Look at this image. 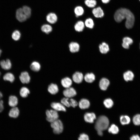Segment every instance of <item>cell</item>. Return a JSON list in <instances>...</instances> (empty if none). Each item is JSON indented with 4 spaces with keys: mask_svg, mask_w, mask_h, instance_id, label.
<instances>
[{
    "mask_svg": "<svg viewBox=\"0 0 140 140\" xmlns=\"http://www.w3.org/2000/svg\"><path fill=\"white\" fill-rule=\"evenodd\" d=\"M3 97L2 93L0 91V113L3 111L4 108V101L2 99Z\"/></svg>",
    "mask_w": 140,
    "mask_h": 140,
    "instance_id": "obj_40",
    "label": "cell"
},
{
    "mask_svg": "<svg viewBox=\"0 0 140 140\" xmlns=\"http://www.w3.org/2000/svg\"><path fill=\"white\" fill-rule=\"evenodd\" d=\"M19 109L17 107H16L11 108L9 111L8 115L10 117L16 118L19 116Z\"/></svg>",
    "mask_w": 140,
    "mask_h": 140,
    "instance_id": "obj_10",
    "label": "cell"
},
{
    "mask_svg": "<svg viewBox=\"0 0 140 140\" xmlns=\"http://www.w3.org/2000/svg\"><path fill=\"white\" fill-rule=\"evenodd\" d=\"M61 83L62 86L66 88L71 87L72 84V81L69 77H66L61 80Z\"/></svg>",
    "mask_w": 140,
    "mask_h": 140,
    "instance_id": "obj_20",
    "label": "cell"
},
{
    "mask_svg": "<svg viewBox=\"0 0 140 140\" xmlns=\"http://www.w3.org/2000/svg\"><path fill=\"white\" fill-rule=\"evenodd\" d=\"M61 103L64 106L67 107H69L70 106L69 103V99L65 97L62 98L61 101Z\"/></svg>",
    "mask_w": 140,
    "mask_h": 140,
    "instance_id": "obj_39",
    "label": "cell"
},
{
    "mask_svg": "<svg viewBox=\"0 0 140 140\" xmlns=\"http://www.w3.org/2000/svg\"><path fill=\"white\" fill-rule=\"evenodd\" d=\"M18 103V99L15 95H11L8 98V104L11 108L17 107Z\"/></svg>",
    "mask_w": 140,
    "mask_h": 140,
    "instance_id": "obj_7",
    "label": "cell"
},
{
    "mask_svg": "<svg viewBox=\"0 0 140 140\" xmlns=\"http://www.w3.org/2000/svg\"><path fill=\"white\" fill-rule=\"evenodd\" d=\"M109 124V120L106 116L102 115L99 117L96 122L95 126L98 135L102 136L103 135V131L108 128Z\"/></svg>",
    "mask_w": 140,
    "mask_h": 140,
    "instance_id": "obj_2",
    "label": "cell"
},
{
    "mask_svg": "<svg viewBox=\"0 0 140 140\" xmlns=\"http://www.w3.org/2000/svg\"><path fill=\"white\" fill-rule=\"evenodd\" d=\"M84 79L87 82L91 83L95 80V76L94 74L92 73H88L85 75Z\"/></svg>",
    "mask_w": 140,
    "mask_h": 140,
    "instance_id": "obj_26",
    "label": "cell"
},
{
    "mask_svg": "<svg viewBox=\"0 0 140 140\" xmlns=\"http://www.w3.org/2000/svg\"><path fill=\"white\" fill-rule=\"evenodd\" d=\"M16 17L17 20L20 22L25 21L27 19L24 14L22 8H19L16 11Z\"/></svg>",
    "mask_w": 140,
    "mask_h": 140,
    "instance_id": "obj_8",
    "label": "cell"
},
{
    "mask_svg": "<svg viewBox=\"0 0 140 140\" xmlns=\"http://www.w3.org/2000/svg\"><path fill=\"white\" fill-rule=\"evenodd\" d=\"M21 37V33L18 30H15L13 31L11 34V37L12 39L16 41L19 40Z\"/></svg>",
    "mask_w": 140,
    "mask_h": 140,
    "instance_id": "obj_34",
    "label": "cell"
},
{
    "mask_svg": "<svg viewBox=\"0 0 140 140\" xmlns=\"http://www.w3.org/2000/svg\"><path fill=\"white\" fill-rule=\"evenodd\" d=\"M22 8L27 18H29L31 16V10L30 8L27 6H24Z\"/></svg>",
    "mask_w": 140,
    "mask_h": 140,
    "instance_id": "obj_33",
    "label": "cell"
},
{
    "mask_svg": "<svg viewBox=\"0 0 140 140\" xmlns=\"http://www.w3.org/2000/svg\"><path fill=\"white\" fill-rule=\"evenodd\" d=\"M92 12L94 16L96 18H101L104 15L103 10L100 7L94 9Z\"/></svg>",
    "mask_w": 140,
    "mask_h": 140,
    "instance_id": "obj_17",
    "label": "cell"
},
{
    "mask_svg": "<svg viewBox=\"0 0 140 140\" xmlns=\"http://www.w3.org/2000/svg\"><path fill=\"white\" fill-rule=\"evenodd\" d=\"M84 118L85 121L88 123H93L96 118L95 114L93 113H86L84 115Z\"/></svg>",
    "mask_w": 140,
    "mask_h": 140,
    "instance_id": "obj_11",
    "label": "cell"
},
{
    "mask_svg": "<svg viewBox=\"0 0 140 140\" xmlns=\"http://www.w3.org/2000/svg\"><path fill=\"white\" fill-rule=\"evenodd\" d=\"M41 66L40 64L38 62L34 61L32 62L30 66L31 69L34 72H38L40 69Z\"/></svg>",
    "mask_w": 140,
    "mask_h": 140,
    "instance_id": "obj_29",
    "label": "cell"
},
{
    "mask_svg": "<svg viewBox=\"0 0 140 140\" xmlns=\"http://www.w3.org/2000/svg\"><path fill=\"white\" fill-rule=\"evenodd\" d=\"M69 50L72 53H75L79 51V45L78 43L75 42H72L69 44Z\"/></svg>",
    "mask_w": 140,
    "mask_h": 140,
    "instance_id": "obj_21",
    "label": "cell"
},
{
    "mask_svg": "<svg viewBox=\"0 0 140 140\" xmlns=\"http://www.w3.org/2000/svg\"><path fill=\"white\" fill-rule=\"evenodd\" d=\"M84 10L83 8L80 6L76 7L74 9V12L77 17L82 15L84 13Z\"/></svg>",
    "mask_w": 140,
    "mask_h": 140,
    "instance_id": "obj_32",
    "label": "cell"
},
{
    "mask_svg": "<svg viewBox=\"0 0 140 140\" xmlns=\"http://www.w3.org/2000/svg\"><path fill=\"white\" fill-rule=\"evenodd\" d=\"M2 52V50H1V49H0V56H1V54Z\"/></svg>",
    "mask_w": 140,
    "mask_h": 140,
    "instance_id": "obj_45",
    "label": "cell"
},
{
    "mask_svg": "<svg viewBox=\"0 0 140 140\" xmlns=\"http://www.w3.org/2000/svg\"><path fill=\"white\" fill-rule=\"evenodd\" d=\"M85 3L87 6L90 8L95 7L97 3L95 0H85Z\"/></svg>",
    "mask_w": 140,
    "mask_h": 140,
    "instance_id": "obj_36",
    "label": "cell"
},
{
    "mask_svg": "<svg viewBox=\"0 0 140 140\" xmlns=\"http://www.w3.org/2000/svg\"><path fill=\"white\" fill-rule=\"evenodd\" d=\"M0 65L3 69L6 71L10 70L12 67L11 62L9 59L1 60L0 62Z\"/></svg>",
    "mask_w": 140,
    "mask_h": 140,
    "instance_id": "obj_9",
    "label": "cell"
},
{
    "mask_svg": "<svg viewBox=\"0 0 140 140\" xmlns=\"http://www.w3.org/2000/svg\"><path fill=\"white\" fill-rule=\"evenodd\" d=\"M46 19L48 22L51 24H54L57 22L58 17L55 13L51 12L47 15L46 16Z\"/></svg>",
    "mask_w": 140,
    "mask_h": 140,
    "instance_id": "obj_16",
    "label": "cell"
},
{
    "mask_svg": "<svg viewBox=\"0 0 140 140\" xmlns=\"http://www.w3.org/2000/svg\"><path fill=\"white\" fill-rule=\"evenodd\" d=\"M1 75H2V74H1V72L0 71V78H1Z\"/></svg>",
    "mask_w": 140,
    "mask_h": 140,
    "instance_id": "obj_46",
    "label": "cell"
},
{
    "mask_svg": "<svg viewBox=\"0 0 140 140\" xmlns=\"http://www.w3.org/2000/svg\"><path fill=\"white\" fill-rule=\"evenodd\" d=\"M46 120L51 123L58 119L59 115L57 111L54 110H47L46 112Z\"/></svg>",
    "mask_w": 140,
    "mask_h": 140,
    "instance_id": "obj_4",
    "label": "cell"
},
{
    "mask_svg": "<svg viewBox=\"0 0 140 140\" xmlns=\"http://www.w3.org/2000/svg\"><path fill=\"white\" fill-rule=\"evenodd\" d=\"M78 140H89L88 136L85 133L80 134L78 138Z\"/></svg>",
    "mask_w": 140,
    "mask_h": 140,
    "instance_id": "obj_41",
    "label": "cell"
},
{
    "mask_svg": "<svg viewBox=\"0 0 140 140\" xmlns=\"http://www.w3.org/2000/svg\"><path fill=\"white\" fill-rule=\"evenodd\" d=\"M83 78L82 74L78 72L75 73L72 76V79L73 81L77 83H81L82 81Z\"/></svg>",
    "mask_w": 140,
    "mask_h": 140,
    "instance_id": "obj_15",
    "label": "cell"
},
{
    "mask_svg": "<svg viewBox=\"0 0 140 140\" xmlns=\"http://www.w3.org/2000/svg\"><path fill=\"white\" fill-rule=\"evenodd\" d=\"M19 78L21 83L23 84H28L30 81V76L26 71L22 72L19 76Z\"/></svg>",
    "mask_w": 140,
    "mask_h": 140,
    "instance_id": "obj_5",
    "label": "cell"
},
{
    "mask_svg": "<svg viewBox=\"0 0 140 140\" xmlns=\"http://www.w3.org/2000/svg\"><path fill=\"white\" fill-rule=\"evenodd\" d=\"M51 107L56 111H66V109L65 106L61 103L53 102L51 104Z\"/></svg>",
    "mask_w": 140,
    "mask_h": 140,
    "instance_id": "obj_12",
    "label": "cell"
},
{
    "mask_svg": "<svg viewBox=\"0 0 140 140\" xmlns=\"http://www.w3.org/2000/svg\"><path fill=\"white\" fill-rule=\"evenodd\" d=\"M69 103L70 106L75 108L78 105L77 102L73 99H69Z\"/></svg>",
    "mask_w": 140,
    "mask_h": 140,
    "instance_id": "obj_42",
    "label": "cell"
},
{
    "mask_svg": "<svg viewBox=\"0 0 140 140\" xmlns=\"http://www.w3.org/2000/svg\"><path fill=\"white\" fill-rule=\"evenodd\" d=\"M132 121L134 124L136 125H140V114H137L133 117Z\"/></svg>",
    "mask_w": 140,
    "mask_h": 140,
    "instance_id": "obj_38",
    "label": "cell"
},
{
    "mask_svg": "<svg viewBox=\"0 0 140 140\" xmlns=\"http://www.w3.org/2000/svg\"><path fill=\"white\" fill-rule=\"evenodd\" d=\"M84 23L81 21L77 22L75 24L74 27L75 30L77 31L80 32L82 31L84 28Z\"/></svg>",
    "mask_w": 140,
    "mask_h": 140,
    "instance_id": "obj_27",
    "label": "cell"
},
{
    "mask_svg": "<svg viewBox=\"0 0 140 140\" xmlns=\"http://www.w3.org/2000/svg\"><path fill=\"white\" fill-rule=\"evenodd\" d=\"M102 2L104 4H106L109 2L110 0H101Z\"/></svg>",
    "mask_w": 140,
    "mask_h": 140,
    "instance_id": "obj_44",
    "label": "cell"
},
{
    "mask_svg": "<svg viewBox=\"0 0 140 140\" xmlns=\"http://www.w3.org/2000/svg\"><path fill=\"white\" fill-rule=\"evenodd\" d=\"M133 43V41L131 38L128 37H124L123 39L122 46L125 49H128L129 45L132 44Z\"/></svg>",
    "mask_w": 140,
    "mask_h": 140,
    "instance_id": "obj_19",
    "label": "cell"
},
{
    "mask_svg": "<svg viewBox=\"0 0 140 140\" xmlns=\"http://www.w3.org/2000/svg\"><path fill=\"white\" fill-rule=\"evenodd\" d=\"M2 78L5 81L12 83L15 80V77L12 73L8 72L4 74L2 77Z\"/></svg>",
    "mask_w": 140,
    "mask_h": 140,
    "instance_id": "obj_13",
    "label": "cell"
},
{
    "mask_svg": "<svg viewBox=\"0 0 140 140\" xmlns=\"http://www.w3.org/2000/svg\"><path fill=\"white\" fill-rule=\"evenodd\" d=\"M41 29L43 32L48 34L52 31V28L50 25L48 24H44L41 26Z\"/></svg>",
    "mask_w": 140,
    "mask_h": 140,
    "instance_id": "obj_30",
    "label": "cell"
},
{
    "mask_svg": "<svg viewBox=\"0 0 140 140\" xmlns=\"http://www.w3.org/2000/svg\"><path fill=\"white\" fill-rule=\"evenodd\" d=\"M110 84L109 80L105 78H103L100 80L99 86L100 89L103 90H106Z\"/></svg>",
    "mask_w": 140,
    "mask_h": 140,
    "instance_id": "obj_14",
    "label": "cell"
},
{
    "mask_svg": "<svg viewBox=\"0 0 140 140\" xmlns=\"http://www.w3.org/2000/svg\"><path fill=\"white\" fill-rule=\"evenodd\" d=\"M130 140H140V137L138 135H134L130 137Z\"/></svg>",
    "mask_w": 140,
    "mask_h": 140,
    "instance_id": "obj_43",
    "label": "cell"
},
{
    "mask_svg": "<svg viewBox=\"0 0 140 140\" xmlns=\"http://www.w3.org/2000/svg\"><path fill=\"white\" fill-rule=\"evenodd\" d=\"M108 130L109 133L113 134H116L118 132L119 129L117 126L113 124L108 128Z\"/></svg>",
    "mask_w": 140,
    "mask_h": 140,
    "instance_id": "obj_31",
    "label": "cell"
},
{
    "mask_svg": "<svg viewBox=\"0 0 140 140\" xmlns=\"http://www.w3.org/2000/svg\"><path fill=\"white\" fill-rule=\"evenodd\" d=\"M86 26L90 29H92L94 26V23L93 19L91 18L87 19L85 22Z\"/></svg>",
    "mask_w": 140,
    "mask_h": 140,
    "instance_id": "obj_37",
    "label": "cell"
},
{
    "mask_svg": "<svg viewBox=\"0 0 140 140\" xmlns=\"http://www.w3.org/2000/svg\"><path fill=\"white\" fill-rule=\"evenodd\" d=\"M30 93L29 90L25 87H22L19 90V95L21 97L23 98H25L27 97Z\"/></svg>",
    "mask_w": 140,
    "mask_h": 140,
    "instance_id": "obj_23",
    "label": "cell"
},
{
    "mask_svg": "<svg viewBox=\"0 0 140 140\" xmlns=\"http://www.w3.org/2000/svg\"><path fill=\"white\" fill-rule=\"evenodd\" d=\"M100 52L102 54H106L109 50V47L108 44L105 42L102 43L99 46Z\"/></svg>",
    "mask_w": 140,
    "mask_h": 140,
    "instance_id": "obj_25",
    "label": "cell"
},
{
    "mask_svg": "<svg viewBox=\"0 0 140 140\" xmlns=\"http://www.w3.org/2000/svg\"><path fill=\"white\" fill-rule=\"evenodd\" d=\"M123 77L124 79L126 81H131L133 79L134 75L132 71H128L124 73Z\"/></svg>",
    "mask_w": 140,
    "mask_h": 140,
    "instance_id": "obj_22",
    "label": "cell"
},
{
    "mask_svg": "<svg viewBox=\"0 0 140 140\" xmlns=\"http://www.w3.org/2000/svg\"><path fill=\"white\" fill-rule=\"evenodd\" d=\"M48 90L52 94H55L58 92L59 89L58 86L56 84L51 83L48 87Z\"/></svg>",
    "mask_w": 140,
    "mask_h": 140,
    "instance_id": "obj_24",
    "label": "cell"
},
{
    "mask_svg": "<svg viewBox=\"0 0 140 140\" xmlns=\"http://www.w3.org/2000/svg\"><path fill=\"white\" fill-rule=\"evenodd\" d=\"M51 126L53 129V132L55 134H60L63 131V126L62 122L58 119L51 123Z\"/></svg>",
    "mask_w": 140,
    "mask_h": 140,
    "instance_id": "obj_3",
    "label": "cell"
},
{
    "mask_svg": "<svg viewBox=\"0 0 140 140\" xmlns=\"http://www.w3.org/2000/svg\"><path fill=\"white\" fill-rule=\"evenodd\" d=\"M103 104L106 108H110L112 107L114 103L112 100L110 98H108L104 100Z\"/></svg>",
    "mask_w": 140,
    "mask_h": 140,
    "instance_id": "obj_35",
    "label": "cell"
},
{
    "mask_svg": "<svg viewBox=\"0 0 140 140\" xmlns=\"http://www.w3.org/2000/svg\"></svg>",
    "mask_w": 140,
    "mask_h": 140,
    "instance_id": "obj_48",
    "label": "cell"
},
{
    "mask_svg": "<svg viewBox=\"0 0 140 140\" xmlns=\"http://www.w3.org/2000/svg\"><path fill=\"white\" fill-rule=\"evenodd\" d=\"M114 18L117 23L121 22L125 18V26L128 29L132 28L134 25V16L130 10L126 8H120L118 9L115 13Z\"/></svg>",
    "mask_w": 140,
    "mask_h": 140,
    "instance_id": "obj_1",
    "label": "cell"
},
{
    "mask_svg": "<svg viewBox=\"0 0 140 140\" xmlns=\"http://www.w3.org/2000/svg\"><path fill=\"white\" fill-rule=\"evenodd\" d=\"M120 123L122 125H125L129 124L130 122V117L126 115L121 116L120 117Z\"/></svg>",
    "mask_w": 140,
    "mask_h": 140,
    "instance_id": "obj_28",
    "label": "cell"
},
{
    "mask_svg": "<svg viewBox=\"0 0 140 140\" xmlns=\"http://www.w3.org/2000/svg\"><path fill=\"white\" fill-rule=\"evenodd\" d=\"M63 94L65 97L69 98L75 96L76 92L73 88L69 87L66 88L63 91Z\"/></svg>",
    "mask_w": 140,
    "mask_h": 140,
    "instance_id": "obj_6",
    "label": "cell"
},
{
    "mask_svg": "<svg viewBox=\"0 0 140 140\" xmlns=\"http://www.w3.org/2000/svg\"><path fill=\"white\" fill-rule=\"evenodd\" d=\"M140 1V0H139Z\"/></svg>",
    "mask_w": 140,
    "mask_h": 140,
    "instance_id": "obj_47",
    "label": "cell"
},
{
    "mask_svg": "<svg viewBox=\"0 0 140 140\" xmlns=\"http://www.w3.org/2000/svg\"><path fill=\"white\" fill-rule=\"evenodd\" d=\"M79 106L81 109H85L88 108L90 105V103L88 100L83 99L80 100L79 103Z\"/></svg>",
    "mask_w": 140,
    "mask_h": 140,
    "instance_id": "obj_18",
    "label": "cell"
}]
</instances>
